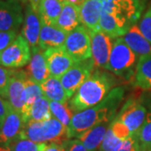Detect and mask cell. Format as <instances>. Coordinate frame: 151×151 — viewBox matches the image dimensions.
I'll list each match as a JSON object with an SVG mask.
<instances>
[{
	"label": "cell",
	"mask_w": 151,
	"mask_h": 151,
	"mask_svg": "<svg viewBox=\"0 0 151 151\" xmlns=\"http://www.w3.org/2000/svg\"><path fill=\"white\" fill-rule=\"evenodd\" d=\"M124 97L123 86L113 87L101 103L74 113L70 126L67 129V139H76L97 124L113 121L123 103Z\"/></svg>",
	"instance_id": "cell-1"
},
{
	"label": "cell",
	"mask_w": 151,
	"mask_h": 151,
	"mask_svg": "<svg viewBox=\"0 0 151 151\" xmlns=\"http://www.w3.org/2000/svg\"><path fill=\"white\" fill-rule=\"evenodd\" d=\"M112 76L96 70L84 81L70 98L69 106L74 113L85 110L101 103L115 85Z\"/></svg>",
	"instance_id": "cell-2"
},
{
	"label": "cell",
	"mask_w": 151,
	"mask_h": 151,
	"mask_svg": "<svg viewBox=\"0 0 151 151\" xmlns=\"http://www.w3.org/2000/svg\"><path fill=\"white\" fill-rule=\"evenodd\" d=\"M20 134L36 143L49 144L68 139L67 128L55 118L40 122L29 121L24 124Z\"/></svg>",
	"instance_id": "cell-3"
},
{
	"label": "cell",
	"mask_w": 151,
	"mask_h": 151,
	"mask_svg": "<svg viewBox=\"0 0 151 151\" xmlns=\"http://www.w3.org/2000/svg\"><path fill=\"white\" fill-rule=\"evenodd\" d=\"M138 58L123 38L115 39L106 70L122 77L128 76L131 74Z\"/></svg>",
	"instance_id": "cell-4"
},
{
	"label": "cell",
	"mask_w": 151,
	"mask_h": 151,
	"mask_svg": "<svg viewBox=\"0 0 151 151\" xmlns=\"http://www.w3.org/2000/svg\"><path fill=\"white\" fill-rule=\"evenodd\" d=\"M63 47L76 61L92 58L90 31L84 25H79L67 34Z\"/></svg>",
	"instance_id": "cell-5"
},
{
	"label": "cell",
	"mask_w": 151,
	"mask_h": 151,
	"mask_svg": "<svg viewBox=\"0 0 151 151\" xmlns=\"http://www.w3.org/2000/svg\"><path fill=\"white\" fill-rule=\"evenodd\" d=\"M32 55L29 44L26 39L19 34L10 45L0 54V65L18 69L29 64Z\"/></svg>",
	"instance_id": "cell-6"
},
{
	"label": "cell",
	"mask_w": 151,
	"mask_h": 151,
	"mask_svg": "<svg viewBox=\"0 0 151 151\" xmlns=\"http://www.w3.org/2000/svg\"><path fill=\"white\" fill-rule=\"evenodd\" d=\"M94 62L92 58L77 61L60 77V81L70 99L77 89L94 71Z\"/></svg>",
	"instance_id": "cell-7"
},
{
	"label": "cell",
	"mask_w": 151,
	"mask_h": 151,
	"mask_svg": "<svg viewBox=\"0 0 151 151\" xmlns=\"http://www.w3.org/2000/svg\"><path fill=\"white\" fill-rule=\"evenodd\" d=\"M28 75L23 70H13L9 82L7 100L18 113L22 115L26 100V80Z\"/></svg>",
	"instance_id": "cell-8"
},
{
	"label": "cell",
	"mask_w": 151,
	"mask_h": 151,
	"mask_svg": "<svg viewBox=\"0 0 151 151\" xmlns=\"http://www.w3.org/2000/svg\"><path fill=\"white\" fill-rule=\"evenodd\" d=\"M24 18L19 0H0V31L18 32Z\"/></svg>",
	"instance_id": "cell-9"
},
{
	"label": "cell",
	"mask_w": 151,
	"mask_h": 151,
	"mask_svg": "<svg viewBox=\"0 0 151 151\" xmlns=\"http://www.w3.org/2000/svg\"><path fill=\"white\" fill-rule=\"evenodd\" d=\"M92 42V59L94 65L99 68L106 69L113 49L112 38L103 30L90 31Z\"/></svg>",
	"instance_id": "cell-10"
},
{
	"label": "cell",
	"mask_w": 151,
	"mask_h": 151,
	"mask_svg": "<svg viewBox=\"0 0 151 151\" xmlns=\"http://www.w3.org/2000/svg\"><path fill=\"white\" fill-rule=\"evenodd\" d=\"M147 110L145 107L136 100H128L124 103L115 119L124 123L132 134H137L145 119Z\"/></svg>",
	"instance_id": "cell-11"
},
{
	"label": "cell",
	"mask_w": 151,
	"mask_h": 151,
	"mask_svg": "<svg viewBox=\"0 0 151 151\" xmlns=\"http://www.w3.org/2000/svg\"><path fill=\"white\" fill-rule=\"evenodd\" d=\"M41 29V20L36 9L28 3L25 7L24 18L22 26L21 35L29 44L31 51L40 47V35Z\"/></svg>",
	"instance_id": "cell-12"
},
{
	"label": "cell",
	"mask_w": 151,
	"mask_h": 151,
	"mask_svg": "<svg viewBox=\"0 0 151 151\" xmlns=\"http://www.w3.org/2000/svg\"><path fill=\"white\" fill-rule=\"evenodd\" d=\"M44 54L50 76L60 78L76 62L63 46L47 49L44 50Z\"/></svg>",
	"instance_id": "cell-13"
},
{
	"label": "cell",
	"mask_w": 151,
	"mask_h": 151,
	"mask_svg": "<svg viewBox=\"0 0 151 151\" xmlns=\"http://www.w3.org/2000/svg\"><path fill=\"white\" fill-rule=\"evenodd\" d=\"M103 10L134 24L140 16L141 5L139 0H110L103 3Z\"/></svg>",
	"instance_id": "cell-14"
},
{
	"label": "cell",
	"mask_w": 151,
	"mask_h": 151,
	"mask_svg": "<svg viewBox=\"0 0 151 151\" xmlns=\"http://www.w3.org/2000/svg\"><path fill=\"white\" fill-rule=\"evenodd\" d=\"M24 124L21 114L11 107L0 129V145H9L21 134Z\"/></svg>",
	"instance_id": "cell-15"
},
{
	"label": "cell",
	"mask_w": 151,
	"mask_h": 151,
	"mask_svg": "<svg viewBox=\"0 0 151 151\" xmlns=\"http://www.w3.org/2000/svg\"><path fill=\"white\" fill-rule=\"evenodd\" d=\"M41 20V29L40 35V47L45 50L50 48L61 47L64 45L68 33L60 29L55 24H51Z\"/></svg>",
	"instance_id": "cell-16"
},
{
	"label": "cell",
	"mask_w": 151,
	"mask_h": 151,
	"mask_svg": "<svg viewBox=\"0 0 151 151\" xmlns=\"http://www.w3.org/2000/svg\"><path fill=\"white\" fill-rule=\"evenodd\" d=\"M131 25L133 24L124 19L119 18L108 12L102 11L99 22L100 29L113 40L123 37Z\"/></svg>",
	"instance_id": "cell-17"
},
{
	"label": "cell",
	"mask_w": 151,
	"mask_h": 151,
	"mask_svg": "<svg viewBox=\"0 0 151 151\" xmlns=\"http://www.w3.org/2000/svg\"><path fill=\"white\" fill-rule=\"evenodd\" d=\"M102 11V3L96 0H83L80 5V19L82 25L89 31L100 29L99 22Z\"/></svg>",
	"instance_id": "cell-18"
},
{
	"label": "cell",
	"mask_w": 151,
	"mask_h": 151,
	"mask_svg": "<svg viewBox=\"0 0 151 151\" xmlns=\"http://www.w3.org/2000/svg\"><path fill=\"white\" fill-rule=\"evenodd\" d=\"M26 73L29 78L36 81L39 84H41L50 76L43 50L38 49L33 50L31 59L28 64Z\"/></svg>",
	"instance_id": "cell-19"
},
{
	"label": "cell",
	"mask_w": 151,
	"mask_h": 151,
	"mask_svg": "<svg viewBox=\"0 0 151 151\" xmlns=\"http://www.w3.org/2000/svg\"><path fill=\"white\" fill-rule=\"evenodd\" d=\"M122 38L139 58L151 54V43L142 34L138 24L131 25Z\"/></svg>",
	"instance_id": "cell-20"
},
{
	"label": "cell",
	"mask_w": 151,
	"mask_h": 151,
	"mask_svg": "<svg viewBox=\"0 0 151 151\" xmlns=\"http://www.w3.org/2000/svg\"><path fill=\"white\" fill-rule=\"evenodd\" d=\"M80 23V6L69 0H64L62 10L57 19L55 25L65 32L69 33L79 26Z\"/></svg>",
	"instance_id": "cell-21"
},
{
	"label": "cell",
	"mask_w": 151,
	"mask_h": 151,
	"mask_svg": "<svg viewBox=\"0 0 151 151\" xmlns=\"http://www.w3.org/2000/svg\"><path fill=\"white\" fill-rule=\"evenodd\" d=\"M111 123L112 121L97 124L76 139H80L89 151H98Z\"/></svg>",
	"instance_id": "cell-22"
},
{
	"label": "cell",
	"mask_w": 151,
	"mask_h": 151,
	"mask_svg": "<svg viewBox=\"0 0 151 151\" xmlns=\"http://www.w3.org/2000/svg\"><path fill=\"white\" fill-rule=\"evenodd\" d=\"M40 86L44 97H46L49 101L62 103H68L69 97L60 81V78L50 76L40 84Z\"/></svg>",
	"instance_id": "cell-23"
},
{
	"label": "cell",
	"mask_w": 151,
	"mask_h": 151,
	"mask_svg": "<svg viewBox=\"0 0 151 151\" xmlns=\"http://www.w3.org/2000/svg\"><path fill=\"white\" fill-rule=\"evenodd\" d=\"M63 4L64 0H40L36 9L42 20L55 24L62 10Z\"/></svg>",
	"instance_id": "cell-24"
},
{
	"label": "cell",
	"mask_w": 151,
	"mask_h": 151,
	"mask_svg": "<svg viewBox=\"0 0 151 151\" xmlns=\"http://www.w3.org/2000/svg\"><path fill=\"white\" fill-rule=\"evenodd\" d=\"M134 79L137 86L144 90L151 89V54L139 58Z\"/></svg>",
	"instance_id": "cell-25"
},
{
	"label": "cell",
	"mask_w": 151,
	"mask_h": 151,
	"mask_svg": "<svg viewBox=\"0 0 151 151\" xmlns=\"http://www.w3.org/2000/svg\"><path fill=\"white\" fill-rule=\"evenodd\" d=\"M53 118L50 111V101L46 97H43L38 98L37 100L33 103L31 108L28 113L24 124L29 121H45Z\"/></svg>",
	"instance_id": "cell-26"
},
{
	"label": "cell",
	"mask_w": 151,
	"mask_h": 151,
	"mask_svg": "<svg viewBox=\"0 0 151 151\" xmlns=\"http://www.w3.org/2000/svg\"><path fill=\"white\" fill-rule=\"evenodd\" d=\"M50 106L53 118L57 119L68 129L71 122V119L73 118V115L75 113L70 108L68 103H62L50 101Z\"/></svg>",
	"instance_id": "cell-27"
},
{
	"label": "cell",
	"mask_w": 151,
	"mask_h": 151,
	"mask_svg": "<svg viewBox=\"0 0 151 151\" xmlns=\"http://www.w3.org/2000/svg\"><path fill=\"white\" fill-rule=\"evenodd\" d=\"M43 92L41 89L40 84H39L36 81H33L30 78L28 77L26 80V100H25V106L24 112L22 113V118L24 120V123L26 119L28 113L29 109L38 98L43 97Z\"/></svg>",
	"instance_id": "cell-28"
},
{
	"label": "cell",
	"mask_w": 151,
	"mask_h": 151,
	"mask_svg": "<svg viewBox=\"0 0 151 151\" xmlns=\"http://www.w3.org/2000/svg\"><path fill=\"white\" fill-rule=\"evenodd\" d=\"M136 135L140 151L151 149V110L147 112L145 119Z\"/></svg>",
	"instance_id": "cell-29"
},
{
	"label": "cell",
	"mask_w": 151,
	"mask_h": 151,
	"mask_svg": "<svg viewBox=\"0 0 151 151\" xmlns=\"http://www.w3.org/2000/svg\"><path fill=\"white\" fill-rule=\"evenodd\" d=\"M47 144L36 143L19 134L10 143L13 151H44Z\"/></svg>",
	"instance_id": "cell-30"
},
{
	"label": "cell",
	"mask_w": 151,
	"mask_h": 151,
	"mask_svg": "<svg viewBox=\"0 0 151 151\" xmlns=\"http://www.w3.org/2000/svg\"><path fill=\"white\" fill-rule=\"evenodd\" d=\"M122 141L113 134V131L109 127L98 151H113Z\"/></svg>",
	"instance_id": "cell-31"
},
{
	"label": "cell",
	"mask_w": 151,
	"mask_h": 151,
	"mask_svg": "<svg viewBox=\"0 0 151 151\" xmlns=\"http://www.w3.org/2000/svg\"><path fill=\"white\" fill-rule=\"evenodd\" d=\"M110 129L113 131V134L121 140H124L132 135L129 129L121 121H119L115 118L113 119L110 124Z\"/></svg>",
	"instance_id": "cell-32"
},
{
	"label": "cell",
	"mask_w": 151,
	"mask_h": 151,
	"mask_svg": "<svg viewBox=\"0 0 151 151\" xmlns=\"http://www.w3.org/2000/svg\"><path fill=\"white\" fill-rule=\"evenodd\" d=\"M13 69L0 65V96L7 100V92Z\"/></svg>",
	"instance_id": "cell-33"
},
{
	"label": "cell",
	"mask_w": 151,
	"mask_h": 151,
	"mask_svg": "<svg viewBox=\"0 0 151 151\" xmlns=\"http://www.w3.org/2000/svg\"><path fill=\"white\" fill-rule=\"evenodd\" d=\"M113 151H140L136 134L122 141Z\"/></svg>",
	"instance_id": "cell-34"
},
{
	"label": "cell",
	"mask_w": 151,
	"mask_h": 151,
	"mask_svg": "<svg viewBox=\"0 0 151 151\" xmlns=\"http://www.w3.org/2000/svg\"><path fill=\"white\" fill-rule=\"evenodd\" d=\"M138 25L142 34L151 43V6L143 15Z\"/></svg>",
	"instance_id": "cell-35"
},
{
	"label": "cell",
	"mask_w": 151,
	"mask_h": 151,
	"mask_svg": "<svg viewBox=\"0 0 151 151\" xmlns=\"http://www.w3.org/2000/svg\"><path fill=\"white\" fill-rule=\"evenodd\" d=\"M18 35L16 31H0V54L14 42Z\"/></svg>",
	"instance_id": "cell-36"
},
{
	"label": "cell",
	"mask_w": 151,
	"mask_h": 151,
	"mask_svg": "<svg viewBox=\"0 0 151 151\" xmlns=\"http://www.w3.org/2000/svg\"><path fill=\"white\" fill-rule=\"evenodd\" d=\"M65 147L66 151H89L80 139L76 138L65 141Z\"/></svg>",
	"instance_id": "cell-37"
},
{
	"label": "cell",
	"mask_w": 151,
	"mask_h": 151,
	"mask_svg": "<svg viewBox=\"0 0 151 151\" xmlns=\"http://www.w3.org/2000/svg\"><path fill=\"white\" fill-rule=\"evenodd\" d=\"M11 108V105L8 102V100L0 96V129L4 123L6 117L9 113V111Z\"/></svg>",
	"instance_id": "cell-38"
},
{
	"label": "cell",
	"mask_w": 151,
	"mask_h": 151,
	"mask_svg": "<svg viewBox=\"0 0 151 151\" xmlns=\"http://www.w3.org/2000/svg\"><path fill=\"white\" fill-rule=\"evenodd\" d=\"M65 142L49 143L46 145L44 151H66L65 147Z\"/></svg>",
	"instance_id": "cell-39"
},
{
	"label": "cell",
	"mask_w": 151,
	"mask_h": 151,
	"mask_svg": "<svg viewBox=\"0 0 151 151\" xmlns=\"http://www.w3.org/2000/svg\"><path fill=\"white\" fill-rule=\"evenodd\" d=\"M0 151H13L9 145H0Z\"/></svg>",
	"instance_id": "cell-40"
},
{
	"label": "cell",
	"mask_w": 151,
	"mask_h": 151,
	"mask_svg": "<svg viewBox=\"0 0 151 151\" xmlns=\"http://www.w3.org/2000/svg\"><path fill=\"white\" fill-rule=\"evenodd\" d=\"M28 1H29V3L33 6V8L36 9V8H37L38 3H39L40 0H28Z\"/></svg>",
	"instance_id": "cell-41"
},
{
	"label": "cell",
	"mask_w": 151,
	"mask_h": 151,
	"mask_svg": "<svg viewBox=\"0 0 151 151\" xmlns=\"http://www.w3.org/2000/svg\"><path fill=\"white\" fill-rule=\"evenodd\" d=\"M96 1H98V2H100V3H104V2H107V1H110V0H96Z\"/></svg>",
	"instance_id": "cell-42"
},
{
	"label": "cell",
	"mask_w": 151,
	"mask_h": 151,
	"mask_svg": "<svg viewBox=\"0 0 151 151\" xmlns=\"http://www.w3.org/2000/svg\"><path fill=\"white\" fill-rule=\"evenodd\" d=\"M146 151H151V149H150V150H146Z\"/></svg>",
	"instance_id": "cell-43"
}]
</instances>
